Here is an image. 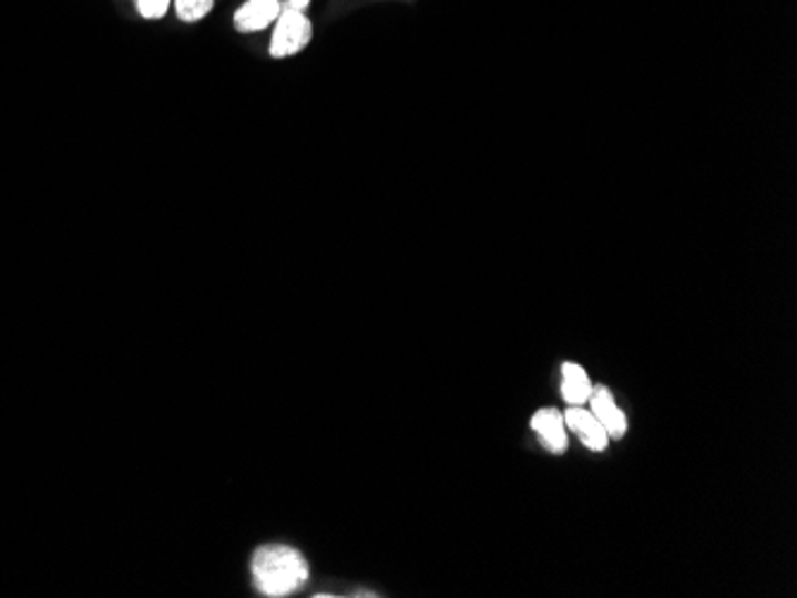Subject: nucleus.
Wrapping results in <instances>:
<instances>
[{"label": "nucleus", "instance_id": "nucleus-1", "mask_svg": "<svg viewBox=\"0 0 797 598\" xmlns=\"http://www.w3.org/2000/svg\"><path fill=\"white\" fill-rule=\"evenodd\" d=\"M254 585L263 596L283 598L299 591L308 581V563L299 550L285 544L263 546L252 560Z\"/></svg>", "mask_w": 797, "mask_h": 598}, {"label": "nucleus", "instance_id": "nucleus-7", "mask_svg": "<svg viewBox=\"0 0 797 598\" xmlns=\"http://www.w3.org/2000/svg\"><path fill=\"white\" fill-rule=\"evenodd\" d=\"M592 393L587 372L578 363H564L561 368V396L569 405H585Z\"/></svg>", "mask_w": 797, "mask_h": 598}, {"label": "nucleus", "instance_id": "nucleus-4", "mask_svg": "<svg viewBox=\"0 0 797 598\" xmlns=\"http://www.w3.org/2000/svg\"><path fill=\"white\" fill-rule=\"evenodd\" d=\"M590 413L597 417V422L604 427V432L609 434V439H623L629 432V420L626 413L621 411L616 405L612 391L606 386H592L590 393Z\"/></svg>", "mask_w": 797, "mask_h": 598}, {"label": "nucleus", "instance_id": "nucleus-3", "mask_svg": "<svg viewBox=\"0 0 797 598\" xmlns=\"http://www.w3.org/2000/svg\"><path fill=\"white\" fill-rule=\"evenodd\" d=\"M285 0H246V3L234 12V29L239 34H258L277 22L283 12Z\"/></svg>", "mask_w": 797, "mask_h": 598}, {"label": "nucleus", "instance_id": "nucleus-9", "mask_svg": "<svg viewBox=\"0 0 797 598\" xmlns=\"http://www.w3.org/2000/svg\"><path fill=\"white\" fill-rule=\"evenodd\" d=\"M134 3H136V12L142 14L144 20L155 22V20L165 18L170 6H172V0H134Z\"/></svg>", "mask_w": 797, "mask_h": 598}, {"label": "nucleus", "instance_id": "nucleus-2", "mask_svg": "<svg viewBox=\"0 0 797 598\" xmlns=\"http://www.w3.org/2000/svg\"><path fill=\"white\" fill-rule=\"evenodd\" d=\"M310 39H314V22L308 20V14L304 10L283 6L270 39V58L285 60L299 55L308 49Z\"/></svg>", "mask_w": 797, "mask_h": 598}, {"label": "nucleus", "instance_id": "nucleus-8", "mask_svg": "<svg viewBox=\"0 0 797 598\" xmlns=\"http://www.w3.org/2000/svg\"><path fill=\"white\" fill-rule=\"evenodd\" d=\"M172 3H175V14L180 22L186 24H196L203 18H208L215 8V0H172Z\"/></svg>", "mask_w": 797, "mask_h": 598}, {"label": "nucleus", "instance_id": "nucleus-6", "mask_svg": "<svg viewBox=\"0 0 797 598\" xmlns=\"http://www.w3.org/2000/svg\"><path fill=\"white\" fill-rule=\"evenodd\" d=\"M530 427L540 436L542 446L561 455L569 448V430L564 422V413H559L556 408H540V411L530 420Z\"/></svg>", "mask_w": 797, "mask_h": 598}, {"label": "nucleus", "instance_id": "nucleus-5", "mask_svg": "<svg viewBox=\"0 0 797 598\" xmlns=\"http://www.w3.org/2000/svg\"><path fill=\"white\" fill-rule=\"evenodd\" d=\"M564 422H566V430H571L578 439H581L583 446L590 451L600 453L609 446V442H612L602 424L597 422V417L590 413V408L569 405V411L564 413Z\"/></svg>", "mask_w": 797, "mask_h": 598}, {"label": "nucleus", "instance_id": "nucleus-10", "mask_svg": "<svg viewBox=\"0 0 797 598\" xmlns=\"http://www.w3.org/2000/svg\"><path fill=\"white\" fill-rule=\"evenodd\" d=\"M285 6H289V8H296V10H308V6H310V0H285Z\"/></svg>", "mask_w": 797, "mask_h": 598}]
</instances>
